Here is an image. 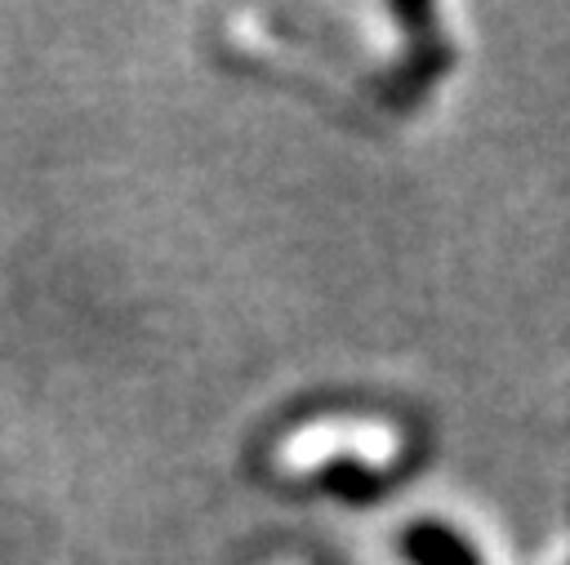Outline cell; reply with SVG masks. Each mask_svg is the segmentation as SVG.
Returning <instances> with one entry per match:
<instances>
[{"mask_svg":"<svg viewBox=\"0 0 570 565\" xmlns=\"http://www.w3.org/2000/svg\"><path fill=\"white\" fill-rule=\"evenodd\" d=\"M405 556L414 565H476L472 547L459 543L445 525H410L405 534Z\"/></svg>","mask_w":570,"mask_h":565,"instance_id":"1","label":"cell"},{"mask_svg":"<svg viewBox=\"0 0 570 565\" xmlns=\"http://www.w3.org/2000/svg\"><path fill=\"white\" fill-rule=\"evenodd\" d=\"M325 485H330V489H338V494H347L352 503H365V498L379 489V480H374V476H365L356 463H338V467H330V472H325Z\"/></svg>","mask_w":570,"mask_h":565,"instance_id":"2","label":"cell"}]
</instances>
